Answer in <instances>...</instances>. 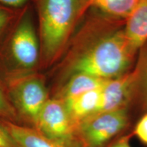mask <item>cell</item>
Listing matches in <instances>:
<instances>
[{
	"label": "cell",
	"instance_id": "14",
	"mask_svg": "<svg viewBox=\"0 0 147 147\" xmlns=\"http://www.w3.org/2000/svg\"><path fill=\"white\" fill-rule=\"evenodd\" d=\"M20 10H14L0 4V38L11 25L12 19L16 18L18 11Z\"/></svg>",
	"mask_w": 147,
	"mask_h": 147
},
{
	"label": "cell",
	"instance_id": "9",
	"mask_svg": "<svg viewBox=\"0 0 147 147\" xmlns=\"http://www.w3.org/2000/svg\"><path fill=\"white\" fill-rule=\"evenodd\" d=\"M127 20L124 32L136 51L147 40V0H140Z\"/></svg>",
	"mask_w": 147,
	"mask_h": 147
},
{
	"label": "cell",
	"instance_id": "7",
	"mask_svg": "<svg viewBox=\"0 0 147 147\" xmlns=\"http://www.w3.org/2000/svg\"><path fill=\"white\" fill-rule=\"evenodd\" d=\"M140 75V67L133 72L108 80L101 89V102L98 113L123 108L134 82Z\"/></svg>",
	"mask_w": 147,
	"mask_h": 147
},
{
	"label": "cell",
	"instance_id": "8",
	"mask_svg": "<svg viewBox=\"0 0 147 147\" xmlns=\"http://www.w3.org/2000/svg\"><path fill=\"white\" fill-rule=\"evenodd\" d=\"M18 147H74L73 143L60 142L41 133L36 128L19 125L14 122L0 121Z\"/></svg>",
	"mask_w": 147,
	"mask_h": 147
},
{
	"label": "cell",
	"instance_id": "13",
	"mask_svg": "<svg viewBox=\"0 0 147 147\" xmlns=\"http://www.w3.org/2000/svg\"><path fill=\"white\" fill-rule=\"evenodd\" d=\"M17 119L15 108L0 87V119L14 122Z\"/></svg>",
	"mask_w": 147,
	"mask_h": 147
},
{
	"label": "cell",
	"instance_id": "18",
	"mask_svg": "<svg viewBox=\"0 0 147 147\" xmlns=\"http://www.w3.org/2000/svg\"><path fill=\"white\" fill-rule=\"evenodd\" d=\"M142 63L143 64L142 66V68H140V71L141 74H142V76L143 77V81H144L145 92H146V95L147 97V55Z\"/></svg>",
	"mask_w": 147,
	"mask_h": 147
},
{
	"label": "cell",
	"instance_id": "4",
	"mask_svg": "<svg viewBox=\"0 0 147 147\" xmlns=\"http://www.w3.org/2000/svg\"><path fill=\"white\" fill-rule=\"evenodd\" d=\"M11 101L18 115L35 125L49 100L43 78L34 74L12 78L9 81Z\"/></svg>",
	"mask_w": 147,
	"mask_h": 147
},
{
	"label": "cell",
	"instance_id": "17",
	"mask_svg": "<svg viewBox=\"0 0 147 147\" xmlns=\"http://www.w3.org/2000/svg\"><path fill=\"white\" fill-rule=\"evenodd\" d=\"M30 0H0V4L14 10H21L27 6Z\"/></svg>",
	"mask_w": 147,
	"mask_h": 147
},
{
	"label": "cell",
	"instance_id": "2",
	"mask_svg": "<svg viewBox=\"0 0 147 147\" xmlns=\"http://www.w3.org/2000/svg\"><path fill=\"white\" fill-rule=\"evenodd\" d=\"M134 52L124 31L113 33L80 53L74 62L71 71L104 80L117 78L129 67Z\"/></svg>",
	"mask_w": 147,
	"mask_h": 147
},
{
	"label": "cell",
	"instance_id": "12",
	"mask_svg": "<svg viewBox=\"0 0 147 147\" xmlns=\"http://www.w3.org/2000/svg\"><path fill=\"white\" fill-rule=\"evenodd\" d=\"M140 0H89V5L117 18H127Z\"/></svg>",
	"mask_w": 147,
	"mask_h": 147
},
{
	"label": "cell",
	"instance_id": "10",
	"mask_svg": "<svg viewBox=\"0 0 147 147\" xmlns=\"http://www.w3.org/2000/svg\"><path fill=\"white\" fill-rule=\"evenodd\" d=\"M101 89L92 90L73 98L63 100L71 117L78 124L84 119L98 113L101 102Z\"/></svg>",
	"mask_w": 147,
	"mask_h": 147
},
{
	"label": "cell",
	"instance_id": "16",
	"mask_svg": "<svg viewBox=\"0 0 147 147\" xmlns=\"http://www.w3.org/2000/svg\"><path fill=\"white\" fill-rule=\"evenodd\" d=\"M0 147H18L1 121H0Z\"/></svg>",
	"mask_w": 147,
	"mask_h": 147
},
{
	"label": "cell",
	"instance_id": "3",
	"mask_svg": "<svg viewBox=\"0 0 147 147\" xmlns=\"http://www.w3.org/2000/svg\"><path fill=\"white\" fill-rule=\"evenodd\" d=\"M9 55L18 71L15 78L33 74L40 63L39 37L27 6L22 10L11 34Z\"/></svg>",
	"mask_w": 147,
	"mask_h": 147
},
{
	"label": "cell",
	"instance_id": "1",
	"mask_svg": "<svg viewBox=\"0 0 147 147\" xmlns=\"http://www.w3.org/2000/svg\"><path fill=\"white\" fill-rule=\"evenodd\" d=\"M39 21L42 67L51 65L65 46L78 16L89 0H34Z\"/></svg>",
	"mask_w": 147,
	"mask_h": 147
},
{
	"label": "cell",
	"instance_id": "11",
	"mask_svg": "<svg viewBox=\"0 0 147 147\" xmlns=\"http://www.w3.org/2000/svg\"><path fill=\"white\" fill-rule=\"evenodd\" d=\"M107 80L88 74H72V76L64 87L59 98L66 100L92 90L101 89Z\"/></svg>",
	"mask_w": 147,
	"mask_h": 147
},
{
	"label": "cell",
	"instance_id": "15",
	"mask_svg": "<svg viewBox=\"0 0 147 147\" xmlns=\"http://www.w3.org/2000/svg\"><path fill=\"white\" fill-rule=\"evenodd\" d=\"M135 134L141 142L147 145V114L138 123Z\"/></svg>",
	"mask_w": 147,
	"mask_h": 147
},
{
	"label": "cell",
	"instance_id": "19",
	"mask_svg": "<svg viewBox=\"0 0 147 147\" xmlns=\"http://www.w3.org/2000/svg\"><path fill=\"white\" fill-rule=\"evenodd\" d=\"M112 147H131L130 146L129 143V140L127 138H122L120 140L118 141L113 144Z\"/></svg>",
	"mask_w": 147,
	"mask_h": 147
},
{
	"label": "cell",
	"instance_id": "6",
	"mask_svg": "<svg viewBox=\"0 0 147 147\" xmlns=\"http://www.w3.org/2000/svg\"><path fill=\"white\" fill-rule=\"evenodd\" d=\"M127 114L124 108L97 113L80 123L78 132L86 147H101L126 125Z\"/></svg>",
	"mask_w": 147,
	"mask_h": 147
},
{
	"label": "cell",
	"instance_id": "5",
	"mask_svg": "<svg viewBox=\"0 0 147 147\" xmlns=\"http://www.w3.org/2000/svg\"><path fill=\"white\" fill-rule=\"evenodd\" d=\"M79 124L69 113L61 98L49 99L38 115L35 128L51 138L73 143Z\"/></svg>",
	"mask_w": 147,
	"mask_h": 147
}]
</instances>
